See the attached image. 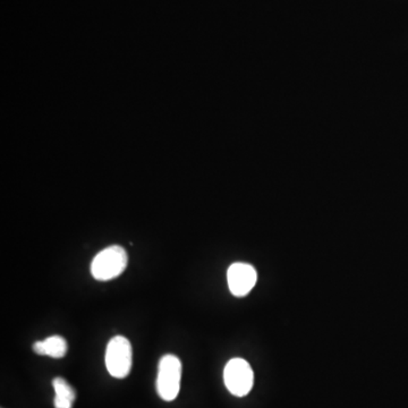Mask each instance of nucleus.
I'll return each instance as SVG.
<instances>
[{
  "label": "nucleus",
  "mask_w": 408,
  "mask_h": 408,
  "mask_svg": "<svg viewBox=\"0 0 408 408\" xmlns=\"http://www.w3.org/2000/svg\"><path fill=\"white\" fill-rule=\"evenodd\" d=\"M129 262V255L119 245L108 246L99 252L91 263V274L99 281L115 279L125 272Z\"/></svg>",
  "instance_id": "obj_1"
},
{
  "label": "nucleus",
  "mask_w": 408,
  "mask_h": 408,
  "mask_svg": "<svg viewBox=\"0 0 408 408\" xmlns=\"http://www.w3.org/2000/svg\"><path fill=\"white\" fill-rule=\"evenodd\" d=\"M182 362L177 356L167 354L163 356L158 365L157 392L161 399L173 402L176 399L181 389Z\"/></svg>",
  "instance_id": "obj_2"
},
{
  "label": "nucleus",
  "mask_w": 408,
  "mask_h": 408,
  "mask_svg": "<svg viewBox=\"0 0 408 408\" xmlns=\"http://www.w3.org/2000/svg\"><path fill=\"white\" fill-rule=\"evenodd\" d=\"M106 367L110 375L124 379L129 375L133 365V350L129 339L116 335L107 345Z\"/></svg>",
  "instance_id": "obj_3"
},
{
  "label": "nucleus",
  "mask_w": 408,
  "mask_h": 408,
  "mask_svg": "<svg viewBox=\"0 0 408 408\" xmlns=\"http://www.w3.org/2000/svg\"><path fill=\"white\" fill-rule=\"evenodd\" d=\"M224 380L230 394L237 397H244L253 388L254 373L245 360L232 358L225 367Z\"/></svg>",
  "instance_id": "obj_4"
},
{
  "label": "nucleus",
  "mask_w": 408,
  "mask_h": 408,
  "mask_svg": "<svg viewBox=\"0 0 408 408\" xmlns=\"http://www.w3.org/2000/svg\"><path fill=\"white\" fill-rule=\"evenodd\" d=\"M227 280L232 295L236 297L246 296L257 284V270L247 263H234L228 269Z\"/></svg>",
  "instance_id": "obj_5"
},
{
  "label": "nucleus",
  "mask_w": 408,
  "mask_h": 408,
  "mask_svg": "<svg viewBox=\"0 0 408 408\" xmlns=\"http://www.w3.org/2000/svg\"><path fill=\"white\" fill-rule=\"evenodd\" d=\"M33 350L38 355L62 358L68 354V344L62 335H50L45 340L36 341L33 344Z\"/></svg>",
  "instance_id": "obj_6"
},
{
  "label": "nucleus",
  "mask_w": 408,
  "mask_h": 408,
  "mask_svg": "<svg viewBox=\"0 0 408 408\" xmlns=\"http://www.w3.org/2000/svg\"><path fill=\"white\" fill-rule=\"evenodd\" d=\"M55 389V408H72L76 399V392L73 387L63 377H56L53 381Z\"/></svg>",
  "instance_id": "obj_7"
}]
</instances>
